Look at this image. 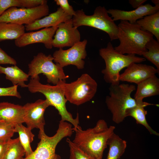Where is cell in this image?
<instances>
[{"label":"cell","mask_w":159,"mask_h":159,"mask_svg":"<svg viewBox=\"0 0 159 159\" xmlns=\"http://www.w3.org/2000/svg\"><path fill=\"white\" fill-rule=\"evenodd\" d=\"M115 127L108 126L104 120H99L93 128L83 130L79 126L74 130L75 135L72 141L79 148L95 159H102L107 147L108 139Z\"/></svg>","instance_id":"cell-1"},{"label":"cell","mask_w":159,"mask_h":159,"mask_svg":"<svg viewBox=\"0 0 159 159\" xmlns=\"http://www.w3.org/2000/svg\"><path fill=\"white\" fill-rule=\"evenodd\" d=\"M117 26L120 43L114 48L116 51L122 54L140 55L147 51L146 44L153 38L151 33L143 30L136 23L131 24L127 21L120 20Z\"/></svg>","instance_id":"cell-2"},{"label":"cell","mask_w":159,"mask_h":159,"mask_svg":"<svg viewBox=\"0 0 159 159\" xmlns=\"http://www.w3.org/2000/svg\"><path fill=\"white\" fill-rule=\"evenodd\" d=\"M62 81L55 85L44 84L40 82L38 75L30 79L27 87L31 93L38 92L44 95L50 105L54 106L58 111L61 117L60 121L70 122L74 127H73V130L79 126V114L77 113L76 118H74L67 110L66 103L67 100L65 96Z\"/></svg>","instance_id":"cell-3"},{"label":"cell","mask_w":159,"mask_h":159,"mask_svg":"<svg viewBox=\"0 0 159 159\" xmlns=\"http://www.w3.org/2000/svg\"><path fill=\"white\" fill-rule=\"evenodd\" d=\"M99 52L105 64V68L101 72L104 75L105 81L110 85L120 84V72L123 68L127 67L132 63H140L146 60L144 57L135 54L125 55L118 52L110 42L108 43L106 47L100 49Z\"/></svg>","instance_id":"cell-4"},{"label":"cell","mask_w":159,"mask_h":159,"mask_svg":"<svg viewBox=\"0 0 159 159\" xmlns=\"http://www.w3.org/2000/svg\"><path fill=\"white\" fill-rule=\"evenodd\" d=\"M109 90V95L106 97L105 103L112 114V120L119 124L127 117V110L137 105L138 101L131 97L136 87L133 85L122 83L110 85Z\"/></svg>","instance_id":"cell-5"},{"label":"cell","mask_w":159,"mask_h":159,"mask_svg":"<svg viewBox=\"0 0 159 159\" xmlns=\"http://www.w3.org/2000/svg\"><path fill=\"white\" fill-rule=\"evenodd\" d=\"M73 132L71 124L60 121L53 136H47L44 131H39L38 138L40 141L36 149L30 155L21 159H61L60 156L55 153L56 146L63 138L71 137Z\"/></svg>","instance_id":"cell-6"},{"label":"cell","mask_w":159,"mask_h":159,"mask_svg":"<svg viewBox=\"0 0 159 159\" xmlns=\"http://www.w3.org/2000/svg\"><path fill=\"white\" fill-rule=\"evenodd\" d=\"M72 21L73 26L77 28L82 26H91L107 33L111 41L118 39V26L104 6H97L90 15H86L82 10H77Z\"/></svg>","instance_id":"cell-7"},{"label":"cell","mask_w":159,"mask_h":159,"mask_svg":"<svg viewBox=\"0 0 159 159\" xmlns=\"http://www.w3.org/2000/svg\"><path fill=\"white\" fill-rule=\"evenodd\" d=\"M61 84L67 101L77 106L91 100L97 89L96 81L86 73L82 74L76 80L70 83L62 81Z\"/></svg>","instance_id":"cell-8"},{"label":"cell","mask_w":159,"mask_h":159,"mask_svg":"<svg viewBox=\"0 0 159 159\" xmlns=\"http://www.w3.org/2000/svg\"><path fill=\"white\" fill-rule=\"evenodd\" d=\"M53 60L51 55L39 53L28 64V74L32 79L42 73L47 78V82L54 85L60 80L66 81L69 76L66 75L63 68L58 64H54Z\"/></svg>","instance_id":"cell-9"},{"label":"cell","mask_w":159,"mask_h":159,"mask_svg":"<svg viewBox=\"0 0 159 159\" xmlns=\"http://www.w3.org/2000/svg\"><path fill=\"white\" fill-rule=\"evenodd\" d=\"M49 12L47 3L31 9L12 7L6 10L0 16V22L28 25L48 15Z\"/></svg>","instance_id":"cell-10"},{"label":"cell","mask_w":159,"mask_h":159,"mask_svg":"<svg viewBox=\"0 0 159 159\" xmlns=\"http://www.w3.org/2000/svg\"><path fill=\"white\" fill-rule=\"evenodd\" d=\"M87 40L85 39L80 41L67 50L59 48L53 54L54 61L62 67L72 65L79 69L84 68L85 62L83 60L87 56L86 50Z\"/></svg>","instance_id":"cell-11"},{"label":"cell","mask_w":159,"mask_h":159,"mask_svg":"<svg viewBox=\"0 0 159 159\" xmlns=\"http://www.w3.org/2000/svg\"><path fill=\"white\" fill-rule=\"evenodd\" d=\"M51 106L46 99H38L35 102L27 103L23 106L24 110V122L32 130L37 128L44 132L45 122L44 114L47 108Z\"/></svg>","instance_id":"cell-12"},{"label":"cell","mask_w":159,"mask_h":159,"mask_svg":"<svg viewBox=\"0 0 159 159\" xmlns=\"http://www.w3.org/2000/svg\"><path fill=\"white\" fill-rule=\"evenodd\" d=\"M81 36L77 28L74 26L72 19L58 25L52 41L53 47L62 48L72 47L80 41Z\"/></svg>","instance_id":"cell-13"},{"label":"cell","mask_w":159,"mask_h":159,"mask_svg":"<svg viewBox=\"0 0 159 159\" xmlns=\"http://www.w3.org/2000/svg\"><path fill=\"white\" fill-rule=\"evenodd\" d=\"M58 25L44 29L36 32L24 33L15 40V45L19 47H23L34 43H41L44 44L47 49H51L52 47L53 37Z\"/></svg>","instance_id":"cell-14"},{"label":"cell","mask_w":159,"mask_h":159,"mask_svg":"<svg viewBox=\"0 0 159 159\" xmlns=\"http://www.w3.org/2000/svg\"><path fill=\"white\" fill-rule=\"evenodd\" d=\"M159 74L153 67L145 64L132 63L120 74L119 81L135 83L137 85L150 77Z\"/></svg>","instance_id":"cell-15"},{"label":"cell","mask_w":159,"mask_h":159,"mask_svg":"<svg viewBox=\"0 0 159 159\" xmlns=\"http://www.w3.org/2000/svg\"><path fill=\"white\" fill-rule=\"evenodd\" d=\"M158 11L159 6H153L149 4H142L135 10L130 11L113 9L107 10L108 13L111 15L114 21H127L131 24H136L138 20L144 16L153 14Z\"/></svg>","instance_id":"cell-16"},{"label":"cell","mask_w":159,"mask_h":159,"mask_svg":"<svg viewBox=\"0 0 159 159\" xmlns=\"http://www.w3.org/2000/svg\"><path fill=\"white\" fill-rule=\"evenodd\" d=\"M72 18L59 7L55 12L36 20L31 24L25 25V30L31 31L56 26L60 23L71 19Z\"/></svg>","instance_id":"cell-17"},{"label":"cell","mask_w":159,"mask_h":159,"mask_svg":"<svg viewBox=\"0 0 159 159\" xmlns=\"http://www.w3.org/2000/svg\"><path fill=\"white\" fill-rule=\"evenodd\" d=\"M23 106L8 102H0V122L14 125L24 122Z\"/></svg>","instance_id":"cell-18"},{"label":"cell","mask_w":159,"mask_h":159,"mask_svg":"<svg viewBox=\"0 0 159 159\" xmlns=\"http://www.w3.org/2000/svg\"><path fill=\"white\" fill-rule=\"evenodd\" d=\"M159 94V79L154 75L137 85L134 99L136 100H143L145 97Z\"/></svg>","instance_id":"cell-19"},{"label":"cell","mask_w":159,"mask_h":159,"mask_svg":"<svg viewBox=\"0 0 159 159\" xmlns=\"http://www.w3.org/2000/svg\"><path fill=\"white\" fill-rule=\"evenodd\" d=\"M137 105L135 106L128 110L126 112L127 116L133 117L136 121V123L144 126L151 134L159 136V133L154 130L148 123L146 119L147 111L145 109L146 106L154 105L143 100H137Z\"/></svg>","instance_id":"cell-20"},{"label":"cell","mask_w":159,"mask_h":159,"mask_svg":"<svg viewBox=\"0 0 159 159\" xmlns=\"http://www.w3.org/2000/svg\"><path fill=\"white\" fill-rule=\"evenodd\" d=\"M0 74L5 75L6 78L11 81L13 85H18L21 87H27V81L29 76L16 65L4 67L0 65Z\"/></svg>","instance_id":"cell-21"},{"label":"cell","mask_w":159,"mask_h":159,"mask_svg":"<svg viewBox=\"0 0 159 159\" xmlns=\"http://www.w3.org/2000/svg\"><path fill=\"white\" fill-rule=\"evenodd\" d=\"M24 25L11 23L0 22V42L16 40L25 33Z\"/></svg>","instance_id":"cell-22"},{"label":"cell","mask_w":159,"mask_h":159,"mask_svg":"<svg viewBox=\"0 0 159 159\" xmlns=\"http://www.w3.org/2000/svg\"><path fill=\"white\" fill-rule=\"evenodd\" d=\"M109 150L106 159H119L124 153L127 147L126 141L114 133L108 139Z\"/></svg>","instance_id":"cell-23"},{"label":"cell","mask_w":159,"mask_h":159,"mask_svg":"<svg viewBox=\"0 0 159 159\" xmlns=\"http://www.w3.org/2000/svg\"><path fill=\"white\" fill-rule=\"evenodd\" d=\"M142 29L151 33L159 42V11L138 20L136 23Z\"/></svg>","instance_id":"cell-24"},{"label":"cell","mask_w":159,"mask_h":159,"mask_svg":"<svg viewBox=\"0 0 159 159\" xmlns=\"http://www.w3.org/2000/svg\"><path fill=\"white\" fill-rule=\"evenodd\" d=\"M14 129L15 132L19 134L20 142L25 151V156H29L33 151L30 145L34 136L32 132V129L29 127H25L22 124L15 125Z\"/></svg>","instance_id":"cell-25"},{"label":"cell","mask_w":159,"mask_h":159,"mask_svg":"<svg viewBox=\"0 0 159 159\" xmlns=\"http://www.w3.org/2000/svg\"><path fill=\"white\" fill-rule=\"evenodd\" d=\"M25 155V150L18 137L10 140L2 159H21Z\"/></svg>","instance_id":"cell-26"},{"label":"cell","mask_w":159,"mask_h":159,"mask_svg":"<svg viewBox=\"0 0 159 159\" xmlns=\"http://www.w3.org/2000/svg\"><path fill=\"white\" fill-rule=\"evenodd\" d=\"M145 47L147 51L142 55L154 64L159 71V42L153 38L147 43Z\"/></svg>","instance_id":"cell-27"},{"label":"cell","mask_w":159,"mask_h":159,"mask_svg":"<svg viewBox=\"0 0 159 159\" xmlns=\"http://www.w3.org/2000/svg\"><path fill=\"white\" fill-rule=\"evenodd\" d=\"M66 142L69 148V159H95L79 148L69 138Z\"/></svg>","instance_id":"cell-28"},{"label":"cell","mask_w":159,"mask_h":159,"mask_svg":"<svg viewBox=\"0 0 159 159\" xmlns=\"http://www.w3.org/2000/svg\"><path fill=\"white\" fill-rule=\"evenodd\" d=\"M15 125L0 122V141H8L11 139L15 132Z\"/></svg>","instance_id":"cell-29"},{"label":"cell","mask_w":159,"mask_h":159,"mask_svg":"<svg viewBox=\"0 0 159 159\" xmlns=\"http://www.w3.org/2000/svg\"><path fill=\"white\" fill-rule=\"evenodd\" d=\"M14 7L22 8L21 0H0V16L6 10Z\"/></svg>","instance_id":"cell-30"},{"label":"cell","mask_w":159,"mask_h":159,"mask_svg":"<svg viewBox=\"0 0 159 159\" xmlns=\"http://www.w3.org/2000/svg\"><path fill=\"white\" fill-rule=\"evenodd\" d=\"M18 86L16 85L7 87H0V97L13 96L21 98V96L17 90Z\"/></svg>","instance_id":"cell-31"},{"label":"cell","mask_w":159,"mask_h":159,"mask_svg":"<svg viewBox=\"0 0 159 159\" xmlns=\"http://www.w3.org/2000/svg\"><path fill=\"white\" fill-rule=\"evenodd\" d=\"M54 1L67 14L72 17L75 15L76 11L74 10L72 6L69 4L68 0H54Z\"/></svg>","instance_id":"cell-32"},{"label":"cell","mask_w":159,"mask_h":159,"mask_svg":"<svg viewBox=\"0 0 159 159\" xmlns=\"http://www.w3.org/2000/svg\"><path fill=\"white\" fill-rule=\"evenodd\" d=\"M16 64L17 62L14 59L0 48V65L11 64L14 65H16Z\"/></svg>","instance_id":"cell-33"},{"label":"cell","mask_w":159,"mask_h":159,"mask_svg":"<svg viewBox=\"0 0 159 159\" xmlns=\"http://www.w3.org/2000/svg\"><path fill=\"white\" fill-rule=\"evenodd\" d=\"M10 140L8 141H0V159H2Z\"/></svg>","instance_id":"cell-34"},{"label":"cell","mask_w":159,"mask_h":159,"mask_svg":"<svg viewBox=\"0 0 159 159\" xmlns=\"http://www.w3.org/2000/svg\"><path fill=\"white\" fill-rule=\"evenodd\" d=\"M146 1V0H129V2L132 7L136 9Z\"/></svg>","instance_id":"cell-35"},{"label":"cell","mask_w":159,"mask_h":159,"mask_svg":"<svg viewBox=\"0 0 159 159\" xmlns=\"http://www.w3.org/2000/svg\"><path fill=\"white\" fill-rule=\"evenodd\" d=\"M151 2L154 4L155 6H159V0H152Z\"/></svg>","instance_id":"cell-36"}]
</instances>
